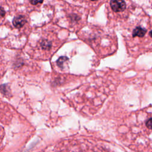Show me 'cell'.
Returning a JSON list of instances; mask_svg holds the SVG:
<instances>
[{"mask_svg": "<svg viewBox=\"0 0 152 152\" xmlns=\"http://www.w3.org/2000/svg\"><path fill=\"white\" fill-rule=\"evenodd\" d=\"M36 40L34 45L33 46L34 51L41 56L45 57L53 54L62 43L55 29L50 27L42 28L39 38Z\"/></svg>", "mask_w": 152, "mask_h": 152, "instance_id": "obj_1", "label": "cell"}, {"mask_svg": "<svg viewBox=\"0 0 152 152\" xmlns=\"http://www.w3.org/2000/svg\"><path fill=\"white\" fill-rule=\"evenodd\" d=\"M86 10L67 3L65 4L64 9V15L68 28L71 30L77 31L86 24L87 17Z\"/></svg>", "mask_w": 152, "mask_h": 152, "instance_id": "obj_2", "label": "cell"}, {"mask_svg": "<svg viewBox=\"0 0 152 152\" xmlns=\"http://www.w3.org/2000/svg\"><path fill=\"white\" fill-rule=\"evenodd\" d=\"M106 14L110 24L112 22L122 17L126 10V4L124 0H110L106 5Z\"/></svg>", "mask_w": 152, "mask_h": 152, "instance_id": "obj_3", "label": "cell"}, {"mask_svg": "<svg viewBox=\"0 0 152 152\" xmlns=\"http://www.w3.org/2000/svg\"><path fill=\"white\" fill-rule=\"evenodd\" d=\"M12 24L15 29L23 30L28 27V17L24 14H15Z\"/></svg>", "mask_w": 152, "mask_h": 152, "instance_id": "obj_4", "label": "cell"}, {"mask_svg": "<svg viewBox=\"0 0 152 152\" xmlns=\"http://www.w3.org/2000/svg\"><path fill=\"white\" fill-rule=\"evenodd\" d=\"M82 5H85L91 10H96L104 0H74Z\"/></svg>", "mask_w": 152, "mask_h": 152, "instance_id": "obj_5", "label": "cell"}, {"mask_svg": "<svg viewBox=\"0 0 152 152\" xmlns=\"http://www.w3.org/2000/svg\"><path fill=\"white\" fill-rule=\"evenodd\" d=\"M43 0H27L26 5L29 10H37L42 4Z\"/></svg>", "mask_w": 152, "mask_h": 152, "instance_id": "obj_6", "label": "cell"}, {"mask_svg": "<svg viewBox=\"0 0 152 152\" xmlns=\"http://www.w3.org/2000/svg\"><path fill=\"white\" fill-rule=\"evenodd\" d=\"M147 32V30L144 28H142L140 26H138L135 27L132 32V36L133 37H142Z\"/></svg>", "mask_w": 152, "mask_h": 152, "instance_id": "obj_7", "label": "cell"}, {"mask_svg": "<svg viewBox=\"0 0 152 152\" xmlns=\"http://www.w3.org/2000/svg\"><path fill=\"white\" fill-rule=\"evenodd\" d=\"M145 125H146L148 129H152V118L148 119L147 121V122H146V123H145Z\"/></svg>", "mask_w": 152, "mask_h": 152, "instance_id": "obj_8", "label": "cell"}, {"mask_svg": "<svg viewBox=\"0 0 152 152\" xmlns=\"http://www.w3.org/2000/svg\"><path fill=\"white\" fill-rule=\"evenodd\" d=\"M149 34H150V37H152V30H151V31H150V33H149Z\"/></svg>", "mask_w": 152, "mask_h": 152, "instance_id": "obj_9", "label": "cell"}]
</instances>
